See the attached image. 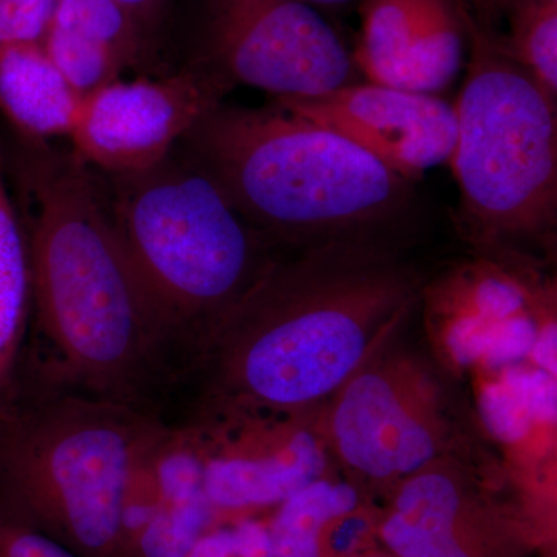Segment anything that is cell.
Listing matches in <instances>:
<instances>
[{
    "label": "cell",
    "mask_w": 557,
    "mask_h": 557,
    "mask_svg": "<svg viewBox=\"0 0 557 557\" xmlns=\"http://www.w3.org/2000/svg\"><path fill=\"white\" fill-rule=\"evenodd\" d=\"M116 2L129 11L148 33L150 39L156 40L166 16L170 0H116Z\"/></svg>",
    "instance_id": "cb8c5ba5"
},
{
    "label": "cell",
    "mask_w": 557,
    "mask_h": 557,
    "mask_svg": "<svg viewBox=\"0 0 557 557\" xmlns=\"http://www.w3.org/2000/svg\"><path fill=\"white\" fill-rule=\"evenodd\" d=\"M507 33H494L502 49L557 100V0H519Z\"/></svg>",
    "instance_id": "ac0fdd59"
},
{
    "label": "cell",
    "mask_w": 557,
    "mask_h": 557,
    "mask_svg": "<svg viewBox=\"0 0 557 557\" xmlns=\"http://www.w3.org/2000/svg\"><path fill=\"white\" fill-rule=\"evenodd\" d=\"M178 148L278 251L391 242L412 182L335 132L270 108L220 102Z\"/></svg>",
    "instance_id": "3957f363"
},
{
    "label": "cell",
    "mask_w": 557,
    "mask_h": 557,
    "mask_svg": "<svg viewBox=\"0 0 557 557\" xmlns=\"http://www.w3.org/2000/svg\"><path fill=\"white\" fill-rule=\"evenodd\" d=\"M324 408L199 413L205 494L219 516L276 508L311 483L343 474L325 434Z\"/></svg>",
    "instance_id": "30bf717a"
},
{
    "label": "cell",
    "mask_w": 557,
    "mask_h": 557,
    "mask_svg": "<svg viewBox=\"0 0 557 557\" xmlns=\"http://www.w3.org/2000/svg\"><path fill=\"white\" fill-rule=\"evenodd\" d=\"M507 474L493 454L434 461L383 498L376 537L395 557H512L519 525L498 502Z\"/></svg>",
    "instance_id": "9c48e42d"
},
{
    "label": "cell",
    "mask_w": 557,
    "mask_h": 557,
    "mask_svg": "<svg viewBox=\"0 0 557 557\" xmlns=\"http://www.w3.org/2000/svg\"><path fill=\"white\" fill-rule=\"evenodd\" d=\"M354 51L369 83L437 95L463 69L468 30L457 0H358Z\"/></svg>",
    "instance_id": "4fadbf2b"
},
{
    "label": "cell",
    "mask_w": 557,
    "mask_h": 557,
    "mask_svg": "<svg viewBox=\"0 0 557 557\" xmlns=\"http://www.w3.org/2000/svg\"><path fill=\"white\" fill-rule=\"evenodd\" d=\"M343 474L329 475L277 505L269 523L274 557H321V539L330 522L364 504Z\"/></svg>",
    "instance_id": "e0dca14e"
},
{
    "label": "cell",
    "mask_w": 557,
    "mask_h": 557,
    "mask_svg": "<svg viewBox=\"0 0 557 557\" xmlns=\"http://www.w3.org/2000/svg\"><path fill=\"white\" fill-rule=\"evenodd\" d=\"M233 87L190 61L164 75L113 81L83 98L69 137L73 152L102 174L148 170L171 156Z\"/></svg>",
    "instance_id": "8fae6325"
},
{
    "label": "cell",
    "mask_w": 557,
    "mask_h": 557,
    "mask_svg": "<svg viewBox=\"0 0 557 557\" xmlns=\"http://www.w3.org/2000/svg\"><path fill=\"white\" fill-rule=\"evenodd\" d=\"M300 2L309 3L318 10L341 9V7L350 5L358 0H300Z\"/></svg>",
    "instance_id": "484cf974"
},
{
    "label": "cell",
    "mask_w": 557,
    "mask_h": 557,
    "mask_svg": "<svg viewBox=\"0 0 557 557\" xmlns=\"http://www.w3.org/2000/svg\"><path fill=\"white\" fill-rule=\"evenodd\" d=\"M186 557H234L233 528H211Z\"/></svg>",
    "instance_id": "d4e9b609"
},
{
    "label": "cell",
    "mask_w": 557,
    "mask_h": 557,
    "mask_svg": "<svg viewBox=\"0 0 557 557\" xmlns=\"http://www.w3.org/2000/svg\"><path fill=\"white\" fill-rule=\"evenodd\" d=\"M32 304L27 234L0 145V409L5 408L9 399Z\"/></svg>",
    "instance_id": "2e32d148"
},
{
    "label": "cell",
    "mask_w": 557,
    "mask_h": 557,
    "mask_svg": "<svg viewBox=\"0 0 557 557\" xmlns=\"http://www.w3.org/2000/svg\"><path fill=\"white\" fill-rule=\"evenodd\" d=\"M423 285L392 242L281 252L197 359L200 413L325 405L403 327Z\"/></svg>",
    "instance_id": "6da1fadb"
},
{
    "label": "cell",
    "mask_w": 557,
    "mask_h": 557,
    "mask_svg": "<svg viewBox=\"0 0 557 557\" xmlns=\"http://www.w3.org/2000/svg\"><path fill=\"white\" fill-rule=\"evenodd\" d=\"M273 104L347 138L412 183L449 164L456 146V109L437 95L355 83Z\"/></svg>",
    "instance_id": "7c38bea8"
},
{
    "label": "cell",
    "mask_w": 557,
    "mask_h": 557,
    "mask_svg": "<svg viewBox=\"0 0 557 557\" xmlns=\"http://www.w3.org/2000/svg\"><path fill=\"white\" fill-rule=\"evenodd\" d=\"M81 97L145 69L153 40L116 0H57L40 42Z\"/></svg>",
    "instance_id": "5bb4252c"
},
{
    "label": "cell",
    "mask_w": 557,
    "mask_h": 557,
    "mask_svg": "<svg viewBox=\"0 0 557 557\" xmlns=\"http://www.w3.org/2000/svg\"><path fill=\"white\" fill-rule=\"evenodd\" d=\"M457 2L480 27L497 32L498 24L507 20L509 11L519 0H457Z\"/></svg>",
    "instance_id": "603a6c76"
},
{
    "label": "cell",
    "mask_w": 557,
    "mask_h": 557,
    "mask_svg": "<svg viewBox=\"0 0 557 557\" xmlns=\"http://www.w3.org/2000/svg\"><path fill=\"white\" fill-rule=\"evenodd\" d=\"M164 424L141 406L60 395L0 409V478L28 515L84 555L119 556L120 516L135 468Z\"/></svg>",
    "instance_id": "8992f818"
},
{
    "label": "cell",
    "mask_w": 557,
    "mask_h": 557,
    "mask_svg": "<svg viewBox=\"0 0 557 557\" xmlns=\"http://www.w3.org/2000/svg\"><path fill=\"white\" fill-rule=\"evenodd\" d=\"M57 0H0V49L40 44Z\"/></svg>",
    "instance_id": "44dd1931"
},
{
    "label": "cell",
    "mask_w": 557,
    "mask_h": 557,
    "mask_svg": "<svg viewBox=\"0 0 557 557\" xmlns=\"http://www.w3.org/2000/svg\"><path fill=\"white\" fill-rule=\"evenodd\" d=\"M0 557H78L60 542L0 515Z\"/></svg>",
    "instance_id": "7402d4cb"
},
{
    "label": "cell",
    "mask_w": 557,
    "mask_h": 557,
    "mask_svg": "<svg viewBox=\"0 0 557 557\" xmlns=\"http://www.w3.org/2000/svg\"><path fill=\"white\" fill-rule=\"evenodd\" d=\"M362 557H395V556H392L391 553H388V556H383V555H366V556H362Z\"/></svg>",
    "instance_id": "4316f807"
},
{
    "label": "cell",
    "mask_w": 557,
    "mask_h": 557,
    "mask_svg": "<svg viewBox=\"0 0 557 557\" xmlns=\"http://www.w3.org/2000/svg\"><path fill=\"white\" fill-rule=\"evenodd\" d=\"M83 98L40 44L0 49V113L14 137L69 138Z\"/></svg>",
    "instance_id": "9a60e30c"
},
{
    "label": "cell",
    "mask_w": 557,
    "mask_h": 557,
    "mask_svg": "<svg viewBox=\"0 0 557 557\" xmlns=\"http://www.w3.org/2000/svg\"><path fill=\"white\" fill-rule=\"evenodd\" d=\"M149 458L161 500H188L205 494V440L197 421L183 428L164 424Z\"/></svg>",
    "instance_id": "d6986e66"
},
{
    "label": "cell",
    "mask_w": 557,
    "mask_h": 557,
    "mask_svg": "<svg viewBox=\"0 0 557 557\" xmlns=\"http://www.w3.org/2000/svg\"><path fill=\"white\" fill-rule=\"evenodd\" d=\"M110 218L172 346L199 359L281 252L178 148L148 170L102 174Z\"/></svg>",
    "instance_id": "277c9868"
},
{
    "label": "cell",
    "mask_w": 557,
    "mask_h": 557,
    "mask_svg": "<svg viewBox=\"0 0 557 557\" xmlns=\"http://www.w3.org/2000/svg\"><path fill=\"white\" fill-rule=\"evenodd\" d=\"M2 153L58 375L84 394L143 408L172 344L110 218L100 174L54 143L11 135Z\"/></svg>",
    "instance_id": "7a4b0ae2"
},
{
    "label": "cell",
    "mask_w": 557,
    "mask_h": 557,
    "mask_svg": "<svg viewBox=\"0 0 557 557\" xmlns=\"http://www.w3.org/2000/svg\"><path fill=\"white\" fill-rule=\"evenodd\" d=\"M218 518L207 494L188 500L163 502L127 556L186 557L199 539L215 527Z\"/></svg>",
    "instance_id": "ffe728a7"
},
{
    "label": "cell",
    "mask_w": 557,
    "mask_h": 557,
    "mask_svg": "<svg viewBox=\"0 0 557 557\" xmlns=\"http://www.w3.org/2000/svg\"><path fill=\"white\" fill-rule=\"evenodd\" d=\"M188 61L274 100L327 94L359 70L321 10L300 0H197Z\"/></svg>",
    "instance_id": "ba28073f"
},
{
    "label": "cell",
    "mask_w": 557,
    "mask_h": 557,
    "mask_svg": "<svg viewBox=\"0 0 557 557\" xmlns=\"http://www.w3.org/2000/svg\"><path fill=\"white\" fill-rule=\"evenodd\" d=\"M463 11V10H461ZM467 79L454 102L456 225L474 255L548 265L557 228L556 102L463 11Z\"/></svg>",
    "instance_id": "5b68a950"
},
{
    "label": "cell",
    "mask_w": 557,
    "mask_h": 557,
    "mask_svg": "<svg viewBox=\"0 0 557 557\" xmlns=\"http://www.w3.org/2000/svg\"><path fill=\"white\" fill-rule=\"evenodd\" d=\"M399 330L324 408L336 463L369 502L383 500L399 482L442 458L491 454L453 373L440 359L405 346Z\"/></svg>",
    "instance_id": "52a82bcc"
}]
</instances>
